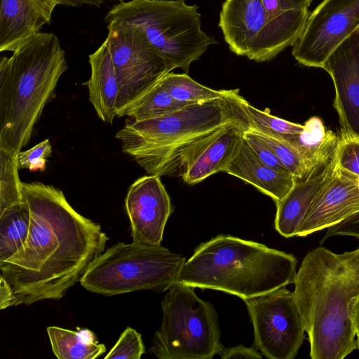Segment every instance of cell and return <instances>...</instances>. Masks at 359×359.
<instances>
[{
  "label": "cell",
  "instance_id": "17",
  "mask_svg": "<svg viewBox=\"0 0 359 359\" xmlns=\"http://www.w3.org/2000/svg\"><path fill=\"white\" fill-rule=\"evenodd\" d=\"M250 128V121L245 120L230 122L218 130L189 161L183 180L195 184L213 174L224 172Z\"/></svg>",
  "mask_w": 359,
  "mask_h": 359
},
{
  "label": "cell",
  "instance_id": "7",
  "mask_svg": "<svg viewBox=\"0 0 359 359\" xmlns=\"http://www.w3.org/2000/svg\"><path fill=\"white\" fill-rule=\"evenodd\" d=\"M185 262L161 245L120 242L93 260L80 283L107 297L144 290L161 292L178 282Z\"/></svg>",
  "mask_w": 359,
  "mask_h": 359
},
{
  "label": "cell",
  "instance_id": "10",
  "mask_svg": "<svg viewBox=\"0 0 359 359\" xmlns=\"http://www.w3.org/2000/svg\"><path fill=\"white\" fill-rule=\"evenodd\" d=\"M107 22L105 41L119 88L118 116L175 67L137 25L121 20Z\"/></svg>",
  "mask_w": 359,
  "mask_h": 359
},
{
  "label": "cell",
  "instance_id": "23",
  "mask_svg": "<svg viewBox=\"0 0 359 359\" xmlns=\"http://www.w3.org/2000/svg\"><path fill=\"white\" fill-rule=\"evenodd\" d=\"M29 226L30 211L25 201L0 213V263L13 256L22 246Z\"/></svg>",
  "mask_w": 359,
  "mask_h": 359
},
{
  "label": "cell",
  "instance_id": "31",
  "mask_svg": "<svg viewBox=\"0 0 359 359\" xmlns=\"http://www.w3.org/2000/svg\"><path fill=\"white\" fill-rule=\"evenodd\" d=\"M52 147L48 139L38 143L25 151L17 155V163L20 169H28L30 171H44L47 158L51 156Z\"/></svg>",
  "mask_w": 359,
  "mask_h": 359
},
{
  "label": "cell",
  "instance_id": "39",
  "mask_svg": "<svg viewBox=\"0 0 359 359\" xmlns=\"http://www.w3.org/2000/svg\"><path fill=\"white\" fill-rule=\"evenodd\" d=\"M356 344H357V348L359 350V337H357Z\"/></svg>",
  "mask_w": 359,
  "mask_h": 359
},
{
  "label": "cell",
  "instance_id": "6",
  "mask_svg": "<svg viewBox=\"0 0 359 359\" xmlns=\"http://www.w3.org/2000/svg\"><path fill=\"white\" fill-rule=\"evenodd\" d=\"M198 6L184 0H131L115 4L105 21H125L139 27L149 41L175 68L187 73L217 41L201 29Z\"/></svg>",
  "mask_w": 359,
  "mask_h": 359
},
{
  "label": "cell",
  "instance_id": "22",
  "mask_svg": "<svg viewBox=\"0 0 359 359\" xmlns=\"http://www.w3.org/2000/svg\"><path fill=\"white\" fill-rule=\"evenodd\" d=\"M47 332L58 359H95L106 351L105 346L97 343L95 334L87 329L74 331L50 326Z\"/></svg>",
  "mask_w": 359,
  "mask_h": 359
},
{
  "label": "cell",
  "instance_id": "36",
  "mask_svg": "<svg viewBox=\"0 0 359 359\" xmlns=\"http://www.w3.org/2000/svg\"><path fill=\"white\" fill-rule=\"evenodd\" d=\"M0 309L15 306V297L8 283L0 276Z\"/></svg>",
  "mask_w": 359,
  "mask_h": 359
},
{
  "label": "cell",
  "instance_id": "37",
  "mask_svg": "<svg viewBox=\"0 0 359 359\" xmlns=\"http://www.w3.org/2000/svg\"><path fill=\"white\" fill-rule=\"evenodd\" d=\"M349 311L356 337H359V294L350 303Z\"/></svg>",
  "mask_w": 359,
  "mask_h": 359
},
{
  "label": "cell",
  "instance_id": "11",
  "mask_svg": "<svg viewBox=\"0 0 359 359\" xmlns=\"http://www.w3.org/2000/svg\"><path fill=\"white\" fill-rule=\"evenodd\" d=\"M243 301L255 348L269 359H294L306 332L294 293L285 286Z\"/></svg>",
  "mask_w": 359,
  "mask_h": 359
},
{
  "label": "cell",
  "instance_id": "4",
  "mask_svg": "<svg viewBox=\"0 0 359 359\" xmlns=\"http://www.w3.org/2000/svg\"><path fill=\"white\" fill-rule=\"evenodd\" d=\"M297 260L290 253L230 235L199 245L178 282L236 295L243 300L294 283Z\"/></svg>",
  "mask_w": 359,
  "mask_h": 359
},
{
  "label": "cell",
  "instance_id": "35",
  "mask_svg": "<svg viewBox=\"0 0 359 359\" xmlns=\"http://www.w3.org/2000/svg\"><path fill=\"white\" fill-rule=\"evenodd\" d=\"M219 355L222 359L245 358L252 359H261L262 353L254 347L248 348L243 345L224 348L219 353Z\"/></svg>",
  "mask_w": 359,
  "mask_h": 359
},
{
  "label": "cell",
  "instance_id": "19",
  "mask_svg": "<svg viewBox=\"0 0 359 359\" xmlns=\"http://www.w3.org/2000/svg\"><path fill=\"white\" fill-rule=\"evenodd\" d=\"M224 172L253 185L276 203L289 192L296 180L290 172L277 170L262 163L245 137Z\"/></svg>",
  "mask_w": 359,
  "mask_h": 359
},
{
  "label": "cell",
  "instance_id": "38",
  "mask_svg": "<svg viewBox=\"0 0 359 359\" xmlns=\"http://www.w3.org/2000/svg\"><path fill=\"white\" fill-rule=\"evenodd\" d=\"M65 6L81 7L82 5L100 7L105 0H60Z\"/></svg>",
  "mask_w": 359,
  "mask_h": 359
},
{
  "label": "cell",
  "instance_id": "33",
  "mask_svg": "<svg viewBox=\"0 0 359 359\" xmlns=\"http://www.w3.org/2000/svg\"><path fill=\"white\" fill-rule=\"evenodd\" d=\"M244 137L255 155L262 163L277 170L288 172L270 147L255 131L249 128L245 132Z\"/></svg>",
  "mask_w": 359,
  "mask_h": 359
},
{
  "label": "cell",
  "instance_id": "12",
  "mask_svg": "<svg viewBox=\"0 0 359 359\" xmlns=\"http://www.w3.org/2000/svg\"><path fill=\"white\" fill-rule=\"evenodd\" d=\"M359 29V0H323L292 45L299 63L322 68L330 54Z\"/></svg>",
  "mask_w": 359,
  "mask_h": 359
},
{
  "label": "cell",
  "instance_id": "1",
  "mask_svg": "<svg viewBox=\"0 0 359 359\" xmlns=\"http://www.w3.org/2000/svg\"><path fill=\"white\" fill-rule=\"evenodd\" d=\"M30 211L27 238L0 263L15 306L60 299L81 279L109 240L99 224L77 212L63 192L41 182H22Z\"/></svg>",
  "mask_w": 359,
  "mask_h": 359
},
{
  "label": "cell",
  "instance_id": "32",
  "mask_svg": "<svg viewBox=\"0 0 359 359\" xmlns=\"http://www.w3.org/2000/svg\"><path fill=\"white\" fill-rule=\"evenodd\" d=\"M313 0H262L268 13L275 19H288L309 12Z\"/></svg>",
  "mask_w": 359,
  "mask_h": 359
},
{
  "label": "cell",
  "instance_id": "5",
  "mask_svg": "<svg viewBox=\"0 0 359 359\" xmlns=\"http://www.w3.org/2000/svg\"><path fill=\"white\" fill-rule=\"evenodd\" d=\"M344 270L339 254L318 247L306 255L297 271L293 293L312 359H343L357 348L342 291Z\"/></svg>",
  "mask_w": 359,
  "mask_h": 359
},
{
  "label": "cell",
  "instance_id": "24",
  "mask_svg": "<svg viewBox=\"0 0 359 359\" xmlns=\"http://www.w3.org/2000/svg\"><path fill=\"white\" fill-rule=\"evenodd\" d=\"M188 104L173 98L158 81L118 116H127L135 121L148 120L170 114Z\"/></svg>",
  "mask_w": 359,
  "mask_h": 359
},
{
  "label": "cell",
  "instance_id": "25",
  "mask_svg": "<svg viewBox=\"0 0 359 359\" xmlns=\"http://www.w3.org/2000/svg\"><path fill=\"white\" fill-rule=\"evenodd\" d=\"M159 83L176 100L189 104L222 98L231 90L211 89L196 82L186 73L170 72Z\"/></svg>",
  "mask_w": 359,
  "mask_h": 359
},
{
  "label": "cell",
  "instance_id": "8",
  "mask_svg": "<svg viewBox=\"0 0 359 359\" xmlns=\"http://www.w3.org/2000/svg\"><path fill=\"white\" fill-rule=\"evenodd\" d=\"M163 320L149 348L160 359H212L224 349L217 311L179 282L161 302Z\"/></svg>",
  "mask_w": 359,
  "mask_h": 359
},
{
  "label": "cell",
  "instance_id": "13",
  "mask_svg": "<svg viewBox=\"0 0 359 359\" xmlns=\"http://www.w3.org/2000/svg\"><path fill=\"white\" fill-rule=\"evenodd\" d=\"M357 178L356 176L337 166L334 152L332 165L321 183L296 236L305 237L337 224L358 213L359 184Z\"/></svg>",
  "mask_w": 359,
  "mask_h": 359
},
{
  "label": "cell",
  "instance_id": "21",
  "mask_svg": "<svg viewBox=\"0 0 359 359\" xmlns=\"http://www.w3.org/2000/svg\"><path fill=\"white\" fill-rule=\"evenodd\" d=\"M302 131L288 142L313 167L324 163L334 153L339 137L332 130H326L323 121L312 116L303 125Z\"/></svg>",
  "mask_w": 359,
  "mask_h": 359
},
{
  "label": "cell",
  "instance_id": "9",
  "mask_svg": "<svg viewBox=\"0 0 359 359\" xmlns=\"http://www.w3.org/2000/svg\"><path fill=\"white\" fill-rule=\"evenodd\" d=\"M309 13L275 19L262 0H226L219 13V27L231 51L262 62L294 44Z\"/></svg>",
  "mask_w": 359,
  "mask_h": 359
},
{
  "label": "cell",
  "instance_id": "16",
  "mask_svg": "<svg viewBox=\"0 0 359 359\" xmlns=\"http://www.w3.org/2000/svg\"><path fill=\"white\" fill-rule=\"evenodd\" d=\"M60 0H1L0 51H14L50 24Z\"/></svg>",
  "mask_w": 359,
  "mask_h": 359
},
{
  "label": "cell",
  "instance_id": "20",
  "mask_svg": "<svg viewBox=\"0 0 359 359\" xmlns=\"http://www.w3.org/2000/svg\"><path fill=\"white\" fill-rule=\"evenodd\" d=\"M91 74L86 83L89 100L104 122L112 123L117 116L119 88L109 47L103 43L89 55Z\"/></svg>",
  "mask_w": 359,
  "mask_h": 359
},
{
  "label": "cell",
  "instance_id": "18",
  "mask_svg": "<svg viewBox=\"0 0 359 359\" xmlns=\"http://www.w3.org/2000/svg\"><path fill=\"white\" fill-rule=\"evenodd\" d=\"M333 155L334 153L325 163L316 165L304 178L296 180L289 192L276 203L275 229L283 237L291 238L297 236V231L332 165Z\"/></svg>",
  "mask_w": 359,
  "mask_h": 359
},
{
  "label": "cell",
  "instance_id": "40",
  "mask_svg": "<svg viewBox=\"0 0 359 359\" xmlns=\"http://www.w3.org/2000/svg\"><path fill=\"white\" fill-rule=\"evenodd\" d=\"M358 180V184H359V177L357 178Z\"/></svg>",
  "mask_w": 359,
  "mask_h": 359
},
{
  "label": "cell",
  "instance_id": "28",
  "mask_svg": "<svg viewBox=\"0 0 359 359\" xmlns=\"http://www.w3.org/2000/svg\"><path fill=\"white\" fill-rule=\"evenodd\" d=\"M255 132L270 147L281 163L296 180L304 178L315 168L287 142Z\"/></svg>",
  "mask_w": 359,
  "mask_h": 359
},
{
  "label": "cell",
  "instance_id": "3",
  "mask_svg": "<svg viewBox=\"0 0 359 359\" xmlns=\"http://www.w3.org/2000/svg\"><path fill=\"white\" fill-rule=\"evenodd\" d=\"M65 51L53 33L38 32L0 62V150L15 156L30 140L34 126L67 69Z\"/></svg>",
  "mask_w": 359,
  "mask_h": 359
},
{
  "label": "cell",
  "instance_id": "15",
  "mask_svg": "<svg viewBox=\"0 0 359 359\" xmlns=\"http://www.w3.org/2000/svg\"><path fill=\"white\" fill-rule=\"evenodd\" d=\"M323 69L334 83L341 131L359 137V29L330 54Z\"/></svg>",
  "mask_w": 359,
  "mask_h": 359
},
{
  "label": "cell",
  "instance_id": "34",
  "mask_svg": "<svg viewBox=\"0 0 359 359\" xmlns=\"http://www.w3.org/2000/svg\"><path fill=\"white\" fill-rule=\"evenodd\" d=\"M334 236H349L359 239V212L337 224L328 227L320 243Z\"/></svg>",
  "mask_w": 359,
  "mask_h": 359
},
{
  "label": "cell",
  "instance_id": "2",
  "mask_svg": "<svg viewBox=\"0 0 359 359\" xmlns=\"http://www.w3.org/2000/svg\"><path fill=\"white\" fill-rule=\"evenodd\" d=\"M238 90L194 103L157 118L126 120L116 134L123 151L148 175L182 177L193 155L226 124L248 120Z\"/></svg>",
  "mask_w": 359,
  "mask_h": 359
},
{
  "label": "cell",
  "instance_id": "27",
  "mask_svg": "<svg viewBox=\"0 0 359 359\" xmlns=\"http://www.w3.org/2000/svg\"><path fill=\"white\" fill-rule=\"evenodd\" d=\"M18 170L17 155L0 150V213L24 201Z\"/></svg>",
  "mask_w": 359,
  "mask_h": 359
},
{
  "label": "cell",
  "instance_id": "29",
  "mask_svg": "<svg viewBox=\"0 0 359 359\" xmlns=\"http://www.w3.org/2000/svg\"><path fill=\"white\" fill-rule=\"evenodd\" d=\"M337 166L359 177V137L341 131L334 151Z\"/></svg>",
  "mask_w": 359,
  "mask_h": 359
},
{
  "label": "cell",
  "instance_id": "14",
  "mask_svg": "<svg viewBox=\"0 0 359 359\" xmlns=\"http://www.w3.org/2000/svg\"><path fill=\"white\" fill-rule=\"evenodd\" d=\"M125 205L133 242L161 245L172 206L160 177L149 175L135 180L128 189Z\"/></svg>",
  "mask_w": 359,
  "mask_h": 359
},
{
  "label": "cell",
  "instance_id": "30",
  "mask_svg": "<svg viewBox=\"0 0 359 359\" xmlns=\"http://www.w3.org/2000/svg\"><path fill=\"white\" fill-rule=\"evenodd\" d=\"M143 353L144 346L141 334L128 327L104 358L140 359Z\"/></svg>",
  "mask_w": 359,
  "mask_h": 359
},
{
  "label": "cell",
  "instance_id": "26",
  "mask_svg": "<svg viewBox=\"0 0 359 359\" xmlns=\"http://www.w3.org/2000/svg\"><path fill=\"white\" fill-rule=\"evenodd\" d=\"M251 129L279 140L290 142L292 138L299 134L304 126L271 115L266 109L264 111L245 103Z\"/></svg>",
  "mask_w": 359,
  "mask_h": 359
}]
</instances>
